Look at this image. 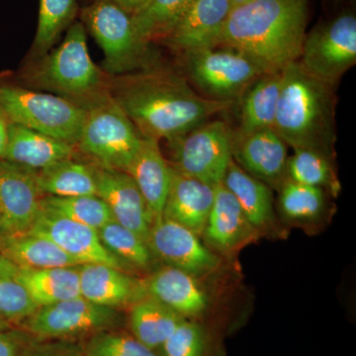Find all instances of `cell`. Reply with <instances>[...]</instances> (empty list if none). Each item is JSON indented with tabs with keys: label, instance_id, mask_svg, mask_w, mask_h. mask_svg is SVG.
Returning <instances> with one entry per match:
<instances>
[{
	"label": "cell",
	"instance_id": "obj_1",
	"mask_svg": "<svg viewBox=\"0 0 356 356\" xmlns=\"http://www.w3.org/2000/svg\"><path fill=\"white\" fill-rule=\"evenodd\" d=\"M110 93L142 137L168 143L227 111L234 103L198 95L184 77L156 67L124 74L110 86Z\"/></svg>",
	"mask_w": 356,
	"mask_h": 356
},
{
	"label": "cell",
	"instance_id": "obj_2",
	"mask_svg": "<svg viewBox=\"0 0 356 356\" xmlns=\"http://www.w3.org/2000/svg\"><path fill=\"white\" fill-rule=\"evenodd\" d=\"M309 0H252L234 7L216 46L245 54L264 72L298 62L306 38Z\"/></svg>",
	"mask_w": 356,
	"mask_h": 356
},
{
	"label": "cell",
	"instance_id": "obj_3",
	"mask_svg": "<svg viewBox=\"0 0 356 356\" xmlns=\"http://www.w3.org/2000/svg\"><path fill=\"white\" fill-rule=\"evenodd\" d=\"M334 86L312 76L299 62L281 72V88L273 129L293 149L334 158L337 142Z\"/></svg>",
	"mask_w": 356,
	"mask_h": 356
},
{
	"label": "cell",
	"instance_id": "obj_4",
	"mask_svg": "<svg viewBox=\"0 0 356 356\" xmlns=\"http://www.w3.org/2000/svg\"><path fill=\"white\" fill-rule=\"evenodd\" d=\"M33 81L84 108L110 93L106 77L89 55L86 28L79 22L70 26L64 41L35 70Z\"/></svg>",
	"mask_w": 356,
	"mask_h": 356
},
{
	"label": "cell",
	"instance_id": "obj_5",
	"mask_svg": "<svg viewBox=\"0 0 356 356\" xmlns=\"http://www.w3.org/2000/svg\"><path fill=\"white\" fill-rule=\"evenodd\" d=\"M143 137L111 93L86 107L76 149L95 165L127 172L139 152Z\"/></svg>",
	"mask_w": 356,
	"mask_h": 356
},
{
	"label": "cell",
	"instance_id": "obj_6",
	"mask_svg": "<svg viewBox=\"0 0 356 356\" xmlns=\"http://www.w3.org/2000/svg\"><path fill=\"white\" fill-rule=\"evenodd\" d=\"M0 112L10 123L74 147L86 116V108L64 97L14 86H0Z\"/></svg>",
	"mask_w": 356,
	"mask_h": 356
},
{
	"label": "cell",
	"instance_id": "obj_7",
	"mask_svg": "<svg viewBox=\"0 0 356 356\" xmlns=\"http://www.w3.org/2000/svg\"><path fill=\"white\" fill-rule=\"evenodd\" d=\"M83 22L104 54V67L113 76L156 67L149 44L136 32L132 15L111 0H97L83 9Z\"/></svg>",
	"mask_w": 356,
	"mask_h": 356
},
{
	"label": "cell",
	"instance_id": "obj_8",
	"mask_svg": "<svg viewBox=\"0 0 356 356\" xmlns=\"http://www.w3.org/2000/svg\"><path fill=\"white\" fill-rule=\"evenodd\" d=\"M185 56L192 83L209 99L240 100L248 86L266 74L252 58L229 47H208Z\"/></svg>",
	"mask_w": 356,
	"mask_h": 356
},
{
	"label": "cell",
	"instance_id": "obj_9",
	"mask_svg": "<svg viewBox=\"0 0 356 356\" xmlns=\"http://www.w3.org/2000/svg\"><path fill=\"white\" fill-rule=\"evenodd\" d=\"M233 136L225 121H208L168 143L172 168L203 184H221L233 161Z\"/></svg>",
	"mask_w": 356,
	"mask_h": 356
},
{
	"label": "cell",
	"instance_id": "obj_10",
	"mask_svg": "<svg viewBox=\"0 0 356 356\" xmlns=\"http://www.w3.org/2000/svg\"><path fill=\"white\" fill-rule=\"evenodd\" d=\"M122 316L117 309L96 305L79 296L39 307L20 325L37 341L83 339L105 330L116 329Z\"/></svg>",
	"mask_w": 356,
	"mask_h": 356
},
{
	"label": "cell",
	"instance_id": "obj_11",
	"mask_svg": "<svg viewBox=\"0 0 356 356\" xmlns=\"http://www.w3.org/2000/svg\"><path fill=\"white\" fill-rule=\"evenodd\" d=\"M298 62L316 79L336 86L356 63L355 16L343 14L306 35Z\"/></svg>",
	"mask_w": 356,
	"mask_h": 356
},
{
	"label": "cell",
	"instance_id": "obj_12",
	"mask_svg": "<svg viewBox=\"0 0 356 356\" xmlns=\"http://www.w3.org/2000/svg\"><path fill=\"white\" fill-rule=\"evenodd\" d=\"M154 257L166 266L193 276L217 270L221 259L201 242L199 236L163 216L154 218L147 241Z\"/></svg>",
	"mask_w": 356,
	"mask_h": 356
},
{
	"label": "cell",
	"instance_id": "obj_13",
	"mask_svg": "<svg viewBox=\"0 0 356 356\" xmlns=\"http://www.w3.org/2000/svg\"><path fill=\"white\" fill-rule=\"evenodd\" d=\"M41 199L36 170L0 159V235L29 232L41 211Z\"/></svg>",
	"mask_w": 356,
	"mask_h": 356
},
{
	"label": "cell",
	"instance_id": "obj_14",
	"mask_svg": "<svg viewBox=\"0 0 356 356\" xmlns=\"http://www.w3.org/2000/svg\"><path fill=\"white\" fill-rule=\"evenodd\" d=\"M27 233L48 238L77 264H102L125 270V264L107 250L98 231L41 207L38 217Z\"/></svg>",
	"mask_w": 356,
	"mask_h": 356
},
{
	"label": "cell",
	"instance_id": "obj_15",
	"mask_svg": "<svg viewBox=\"0 0 356 356\" xmlns=\"http://www.w3.org/2000/svg\"><path fill=\"white\" fill-rule=\"evenodd\" d=\"M92 166L96 195L108 206L115 221L147 242L154 217L133 178L123 170Z\"/></svg>",
	"mask_w": 356,
	"mask_h": 356
},
{
	"label": "cell",
	"instance_id": "obj_16",
	"mask_svg": "<svg viewBox=\"0 0 356 356\" xmlns=\"http://www.w3.org/2000/svg\"><path fill=\"white\" fill-rule=\"evenodd\" d=\"M233 159L245 172L266 184L280 186L286 179L287 145L273 128L234 132Z\"/></svg>",
	"mask_w": 356,
	"mask_h": 356
},
{
	"label": "cell",
	"instance_id": "obj_17",
	"mask_svg": "<svg viewBox=\"0 0 356 356\" xmlns=\"http://www.w3.org/2000/svg\"><path fill=\"white\" fill-rule=\"evenodd\" d=\"M232 9L231 0H195L165 41L184 54L215 47Z\"/></svg>",
	"mask_w": 356,
	"mask_h": 356
},
{
	"label": "cell",
	"instance_id": "obj_18",
	"mask_svg": "<svg viewBox=\"0 0 356 356\" xmlns=\"http://www.w3.org/2000/svg\"><path fill=\"white\" fill-rule=\"evenodd\" d=\"M81 295L96 305L117 309L145 298L144 283L125 270L102 264L79 267Z\"/></svg>",
	"mask_w": 356,
	"mask_h": 356
},
{
	"label": "cell",
	"instance_id": "obj_19",
	"mask_svg": "<svg viewBox=\"0 0 356 356\" xmlns=\"http://www.w3.org/2000/svg\"><path fill=\"white\" fill-rule=\"evenodd\" d=\"M146 297L163 304L182 318L198 317L207 310L209 299L195 276L166 266L144 282Z\"/></svg>",
	"mask_w": 356,
	"mask_h": 356
},
{
	"label": "cell",
	"instance_id": "obj_20",
	"mask_svg": "<svg viewBox=\"0 0 356 356\" xmlns=\"http://www.w3.org/2000/svg\"><path fill=\"white\" fill-rule=\"evenodd\" d=\"M240 204L224 186L214 187V201L203 235L212 247L224 254L235 252L257 236Z\"/></svg>",
	"mask_w": 356,
	"mask_h": 356
},
{
	"label": "cell",
	"instance_id": "obj_21",
	"mask_svg": "<svg viewBox=\"0 0 356 356\" xmlns=\"http://www.w3.org/2000/svg\"><path fill=\"white\" fill-rule=\"evenodd\" d=\"M213 201L214 187L181 175L172 168V179L161 216L200 236L205 229Z\"/></svg>",
	"mask_w": 356,
	"mask_h": 356
},
{
	"label": "cell",
	"instance_id": "obj_22",
	"mask_svg": "<svg viewBox=\"0 0 356 356\" xmlns=\"http://www.w3.org/2000/svg\"><path fill=\"white\" fill-rule=\"evenodd\" d=\"M76 152V147L63 140L9 123L8 143L1 159L38 172L58 161L74 158Z\"/></svg>",
	"mask_w": 356,
	"mask_h": 356
},
{
	"label": "cell",
	"instance_id": "obj_23",
	"mask_svg": "<svg viewBox=\"0 0 356 356\" xmlns=\"http://www.w3.org/2000/svg\"><path fill=\"white\" fill-rule=\"evenodd\" d=\"M159 142L143 137L139 152L126 172L137 184L154 218L163 214L172 170L161 154Z\"/></svg>",
	"mask_w": 356,
	"mask_h": 356
},
{
	"label": "cell",
	"instance_id": "obj_24",
	"mask_svg": "<svg viewBox=\"0 0 356 356\" xmlns=\"http://www.w3.org/2000/svg\"><path fill=\"white\" fill-rule=\"evenodd\" d=\"M281 88V72H266L250 84L240 98V127L247 134L273 128Z\"/></svg>",
	"mask_w": 356,
	"mask_h": 356
},
{
	"label": "cell",
	"instance_id": "obj_25",
	"mask_svg": "<svg viewBox=\"0 0 356 356\" xmlns=\"http://www.w3.org/2000/svg\"><path fill=\"white\" fill-rule=\"evenodd\" d=\"M79 267L44 269L19 267V280L38 308L53 305L81 296Z\"/></svg>",
	"mask_w": 356,
	"mask_h": 356
},
{
	"label": "cell",
	"instance_id": "obj_26",
	"mask_svg": "<svg viewBox=\"0 0 356 356\" xmlns=\"http://www.w3.org/2000/svg\"><path fill=\"white\" fill-rule=\"evenodd\" d=\"M222 184L236 199L248 221L255 229H264L273 221V194L267 184L245 172L231 161Z\"/></svg>",
	"mask_w": 356,
	"mask_h": 356
},
{
	"label": "cell",
	"instance_id": "obj_27",
	"mask_svg": "<svg viewBox=\"0 0 356 356\" xmlns=\"http://www.w3.org/2000/svg\"><path fill=\"white\" fill-rule=\"evenodd\" d=\"M1 254L21 268L44 269L81 266L56 243L32 233L1 235Z\"/></svg>",
	"mask_w": 356,
	"mask_h": 356
},
{
	"label": "cell",
	"instance_id": "obj_28",
	"mask_svg": "<svg viewBox=\"0 0 356 356\" xmlns=\"http://www.w3.org/2000/svg\"><path fill=\"white\" fill-rule=\"evenodd\" d=\"M37 185L42 197H74L95 195L96 184L92 165L74 158L36 172Z\"/></svg>",
	"mask_w": 356,
	"mask_h": 356
},
{
	"label": "cell",
	"instance_id": "obj_29",
	"mask_svg": "<svg viewBox=\"0 0 356 356\" xmlns=\"http://www.w3.org/2000/svg\"><path fill=\"white\" fill-rule=\"evenodd\" d=\"M184 318L163 304L145 297L131 305L129 327L138 341L159 351Z\"/></svg>",
	"mask_w": 356,
	"mask_h": 356
},
{
	"label": "cell",
	"instance_id": "obj_30",
	"mask_svg": "<svg viewBox=\"0 0 356 356\" xmlns=\"http://www.w3.org/2000/svg\"><path fill=\"white\" fill-rule=\"evenodd\" d=\"M195 0H147L132 15L134 27L143 42L151 44L172 34Z\"/></svg>",
	"mask_w": 356,
	"mask_h": 356
},
{
	"label": "cell",
	"instance_id": "obj_31",
	"mask_svg": "<svg viewBox=\"0 0 356 356\" xmlns=\"http://www.w3.org/2000/svg\"><path fill=\"white\" fill-rule=\"evenodd\" d=\"M286 178L297 184L327 189L334 196L341 191L332 159L312 149H294V154L288 158Z\"/></svg>",
	"mask_w": 356,
	"mask_h": 356
},
{
	"label": "cell",
	"instance_id": "obj_32",
	"mask_svg": "<svg viewBox=\"0 0 356 356\" xmlns=\"http://www.w3.org/2000/svg\"><path fill=\"white\" fill-rule=\"evenodd\" d=\"M37 309L19 280V267L0 254V317L20 325Z\"/></svg>",
	"mask_w": 356,
	"mask_h": 356
},
{
	"label": "cell",
	"instance_id": "obj_33",
	"mask_svg": "<svg viewBox=\"0 0 356 356\" xmlns=\"http://www.w3.org/2000/svg\"><path fill=\"white\" fill-rule=\"evenodd\" d=\"M98 235L104 247L126 266L147 270L153 266L154 255L146 241L115 220L98 229Z\"/></svg>",
	"mask_w": 356,
	"mask_h": 356
},
{
	"label": "cell",
	"instance_id": "obj_34",
	"mask_svg": "<svg viewBox=\"0 0 356 356\" xmlns=\"http://www.w3.org/2000/svg\"><path fill=\"white\" fill-rule=\"evenodd\" d=\"M41 207L96 231L114 220L108 206L96 194L74 197L44 196L41 199Z\"/></svg>",
	"mask_w": 356,
	"mask_h": 356
},
{
	"label": "cell",
	"instance_id": "obj_35",
	"mask_svg": "<svg viewBox=\"0 0 356 356\" xmlns=\"http://www.w3.org/2000/svg\"><path fill=\"white\" fill-rule=\"evenodd\" d=\"M280 187L278 202L281 212L287 219L312 221L324 212L325 194L322 188L297 184L287 178Z\"/></svg>",
	"mask_w": 356,
	"mask_h": 356
},
{
	"label": "cell",
	"instance_id": "obj_36",
	"mask_svg": "<svg viewBox=\"0 0 356 356\" xmlns=\"http://www.w3.org/2000/svg\"><path fill=\"white\" fill-rule=\"evenodd\" d=\"M76 344L81 356H161L138 341L130 332L116 329L96 332Z\"/></svg>",
	"mask_w": 356,
	"mask_h": 356
},
{
	"label": "cell",
	"instance_id": "obj_37",
	"mask_svg": "<svg viewBox=\"0 0 356 356\" xmlns=\"http://www.w3.org/2000/svg\"><path fill=\"white\" fill-rule=\"evenodd\" d=\"M76 0H40L34 50L46 53L76 15Z\"/></svg>",
	"mask_w": 356,
	"mask_h": 356
},
{
	"label": "cell",
	"instance_id": "obj_38",
	"mask_svg": "<svg viewBox=\"0 0 356 356\" xmlns=\"http://www.w3.org/2000/svg\"><path fill=\"white\" fill-rule=\"evenodd\" d=\"M208 334L202 325L184 318L159 350L161 356H205Z\"/></svg>",
	"mask_w": 356,
	"mask_h": 356
},
{
	"label": "cell",
	"instance_id": "obj_39",
	"mask_svg": "<svg viewBox=\"0 0 356 356\" xmlns=\"http://www.w3.org/2000/svg\"><path fill=\"white\" fill-rule=\"evenodd\" d=\"M35 339L20 330H0V356H23Z\"/></svg>",
	"mask_w": 356,
	"mask_h": 356
},
{
	"label": "cell",
	"instance_id": "obj_40",
	"mask_svg": "<svg viewBox=\"0 0 356 356\" xmlns=\"http://www.w3.org/2000/svg\"><path fill=\"white\" fill-rule=\"evenodd\" d=\"M23 356H81L76 344L58 341L50 343L35 339L26 348Z\"/></svg>",
	"mask_w": 356,
	"mask_h": 356
},
{
	"label": "cell",
	"instance_id": "obj_41",
	"mask_svg": "<svg viewBox=\"0 0 356 356\" xmlns=\"http://www.w3.org/2000/svg\"><path fill=\"white\" fill-rule=\"evenodd\" d=\"M111 1L120 6L131 15H134L145 6L147 0H111Z\"/></svg>",
	"mask_w": 356,
	"mask_h": 356
},
{
	"label": "cell",
	"instance_id": "obj_42",
	"mask_svg": "<svg viewBox=\"0 0 356 356\" xmlns=\"http://www.w3.org/2000/svg\"><path fill=\"white\" fill-rule=\"evenodd\" d=\"M8 125L6 117L0 113V159L3 156L8 143Z\"/></svg>",
	"mask_w": 356,
	"mask_h": 356
},
{
	"label": "cell",
	"instance_id": "obj_43",
	"mask_svg": "<svg viewBox=\"0 0 356 356\" xmlns=\"http://www.w3.org/2000/svg\"><path fill=\"white\" fill-rule=\"evenodd\" d=\"M252 1V0H231L232 7H236L242 6V4L247 3V2Z\"/></svg>",
	"mask_w": 356,
	"mask_h": 356
},
{
	"label": "cell",
	"instance_id": "obj_44",
	"mask_svg": "<svg viewBox=\"0 0 356 356\" xmlns=\"http://www.w3.org/2000/svg\"><path fill=\"white\" fill-rule=\"evenodd\" d=\"M11 325L6 322L3 318L0 317V330L10 329Z\"/></svg>",
	"mask_w": 356,
	"mask_h": 356
},
{
	"label": "cell",
	"instance_id": "obj_45",
	"mask_svg": "<svg viewBox=\"0 0 356 356\" xmlns=\"http://www.w3.org/2000/svg\"><path fill=\"white\" fill-rule=\"evenodd\" d=\"M0 254H1V235H0Z\"/></svg>",
	"mask_w": 356,
	"mask_h": 356
},
{
	"label": "cell",
	"instance_id": "obj_46",
	"mask_svg": "<svg viewBox=\"0 0 356 356\" xmlns=\"http://www.w3.org/2000/svg\"></svg>",
	"mask_w": 356,
	"mask_h": 356
}]
</instances>
